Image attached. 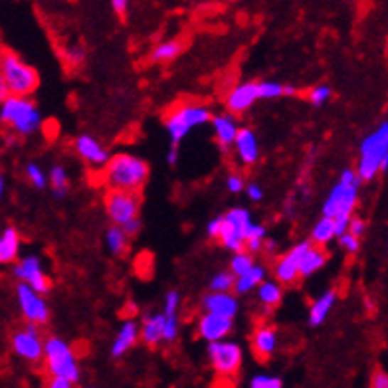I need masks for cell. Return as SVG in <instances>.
Here are the masks:
<instances>
[{
    "mask_svg": "<svg viewBox=\"0 0 388 388\" xmlns=\"http://www.w3.org/2000/svg\"><path fill=\"white\" fill-rule=\"evenodd\" d=\"M149 168L145 158L131 155V153H117L109 158V163L103 168V180L107 190H125V193H137L147 185Z\"/></svg>",
    "mask_w": 388,
    "mask_h": 388,
    "instance_id": "6da1fadb",
    "label": "cell"
},
{
    "mask_svg": "<svg viewBox=\"0 0 388 388\" xmlns=\"http://www.w3.org/2000/svg\"><path fill=\"white\" fill-rule=\"evenodd\" d=\"M388 157V119L380 123L374 131L360 141L359 163L355 173L359 175L360 183H370L380 175V166Z\"/></svg>",
    "mask_w": 388,
    "mask_h": 388,
    "instance_id": "7a4b0ae2",
    "label": "cell"
},
{
    "mask_svg": "<svg viewBox=\"0 0 388 388\" xmlns=\"http://www.w3.org/2000/svg\"><path fill=\"white\" fill-rule=\"evenodd\" d=\"M0 80L4 82L10 95L30 97L38 90L40 75L12 50L0 52Z\"/></svg>",
    "mask_w": 388,
    "mask_h": 388,
    "instance_id": "3957f363",
    "label": "cell"
},
{
    "mask_svg": "<svg viewBox=\"0 0 388 388\" xmlns=\"http://www.w3.org/2000/svg\"><path fill=\"white\" fill-rule=\"evenodd\" d=\"M0 123L20 137H28L42 127V113L30 97L9 95L0 103Z\"/></svg>",
    "mask_w": 388,
    "mask_h": 388,
    "instance_id": "277c9868",
    "label": "cell"
},
{
    "mask_svg": "<svg viewBox=\"0 0 388 388\" xmlns=\"http://www.w3.org/2000/svg\"><path fill=\"white\" fill-rule=\"evenodd\" d=\"M44 365L48 377H62L74 384L82 379V369L72 345L62 337H48L44 341Z\"/></svg>",
    "mask_w": 388,
    "mask_h": 388,
    "instance_id": "5b68a950",
    "label": "cell"
},
{
    "mask_svg": "<svg viewBox=\"0 0 388 388\" xmlns=\"http://www.w3.org/2000/svg\"><path fill=\"white\" fill-rule=\"evenodd\" d=\"M208 121H212V109L208 105L186 102L176 105L175 109L166 115L165 127L173 145H178L190 131L200 125H206Z\"/></svg>",
    "mask_w": 388,
    "mask_h": 388,
    "instance_id": "8992f818",
    "label": "cell"
},
{
    "mask_svg": "<svg viewBox=\"0 0 388 388\" xmlns=\"http://www.w3.org/2000/svg\"><path fill=\"white\" fill-rule=\"evenodd\" d=\"M103 204H105V212L111 220V226H119V228L127 222L137 220L141 212V198L137 193L107 190Z\"/></svg>",
    "mask_w": 388,
    "mask_h": 388,
    "instance_id": "52a82bcc",
    "label": "cell"
},
{
    "mask_svg": "<svg viewBox=\"0 0 388 388\" xmlns=\"http://www.w3.org/2000/svg\"><path fill=\"white\" fill-rule=\"evenodd\" d=\"M208 360L220 377H234L240 370L244 362V352L238 343L234 341H216L208 343Z\"/></svg>",
    "mask_w": 388,
    "mask_h": 388,
    "instance_id": "ba28073f",
    "label": "cell"
},
{
    "mask_svg": "<svg viewBox=\"0 0 388 388\" xmlns=\"http://www.w3.org/2000/svg\"><path fill=\"white\" fill-rule=\"evenodd\" d=\"M252 222V216L246 208H232L228 212L222 216V226L220 234H218V242L226 249L230 252H242L244 249V230Z\"/></svg>",
    "mask_w": 388,
    "mask_h": 388,
    "instance_id": "9c48e42d",
    "label": "cell"
},
{
    "mask_svg": "<svg viewBox=\"0 0 388 388\" xmlns=\"http://www.w3.org/2000/svg\"><path fill=\"white\" fill-rule=\"evenodd\" d=\"M12 276L16 277L20 284L32 287L40 296H46L52 289V279L44 271L42 259L38 256H24L22 259H16L12 266Z\"/></svg>",
    "mask_w": 388,
    "mask_h": 388,
    "instance_id": "30bf717a",
    "label": "cell"
},
{
    "mask_svg": "<svg viewBox=\"0 0 388 388\" xmlns=\"http://www.w3.org/2000/svg\"><path fill=\"white\" fill-rule=\"evenodd\" d=\"M12 351L16 357L28 362H40L44 359V339L38 325L26 323L22 329H16L12 333Z\"/></svg>",
    "mask_w": 388,
    "mask_h": 388,
    "instance_id": "8fae6325",
    "label": "cell"
},
{
    "mask_svg": "<svg viewBox=\"0 0 388 388\" xmlns=\"http://www.w3.org/2000/svg\"><path fill=\"white\" fill-rule=\"evenodd\" d=\"M16 299H18V307L22 317L28 323L32 325H46L50 321V307L44 296L36 293L32 287L26 284H18L16 286Z\"/></svg>",
    "mask_w": 388,
    "mask_h": 388,
    "instance_id": "7c38bea8",
    "label": "cell"
},
{
    "mask_svg": "<svg viewBox=\"0 0 388 388\" xmlns=\"http://www.w3.org/2000/svg\"><path fill=\"white\" fill-rule=\"evenodd\" d=\"M357 203H359V186H347L337 183L331 188L329 196L325 198L323 216H327V218H335L339 214L352 216Z\"/></svg>",
    "mask_w": 388,
    "mask_h": 388,
    "instance_id": "4fadbf2b",
    "label": "cell"
},
{
    "mask_svg": "<svg viewBox=\"0 0 388 388\" xmlns=\"http://www.w3.org/2000/svg\"><path fill=\"white\" fill-rule=\"evenodd\" d=\"M311 242H299L274 264V279L279 286H293L299 279V262L309 249Z\"/></svg>",
    "mask_w": 388,
    "mask_h": 388,
    "instance_id": "5bb4252c",
    "label": "cell"
},
{
    "mask_svg": "<svg viewBox=\"0 0 388 388\" xmlns=\"http://www.w3.org/2000/svg\"><path fill=\"white\" fill-rule=\"evenodd\" d=\"M232 329H234V319L214 313H203L198 317V323H196L198 337L206 343L224 341L232 333Z\"/></svg>",
    "mask_w": 388,
    "mask_h": 388,
    "instance_id": "9a60e30c",
    "label": "cell"
},
{
    "mask_svg": "<svg viewBox=\"0 0 388 388\" xmlns=\"http://www.w3.org/2000/svg\"><path fill=\"white\" fill-rule=\"evenodd\" d=\"M259 99V92H258V82H244L238 83L236 87H232L228 95H226V111L232 113L234 117L236 115H242L254 105V103Z\"/></svg>",
    "mask_w": 388,
    "mask_h": 388,
    "instance_id": "2e32d148",
    "label": "cell"
},
{
    "mask_svg": "<svg viewBox=\"0 0 388 388\" xmlns=\"http://www.w3.org/2000/svg\"><path fill=\"white\" fill-rule=\"evenodd\" d=\"M74 151L77 153V157L85 161L90 166H93V168H105V165L109 163L111 158L109 151L92 135L75 137Z\"/></svg>",
    "mask_w": 388,
    "mask_h": 388,
    "instance_id": "e0dca14e",
    "label": "cell"
},
{
    "mask_svg": "<svg viewBox=\"0 0 388 388\" xmlns=\"http://www.w3.org/2000/svg\"><path fill=\"white\" fill-rule=\"evenodd\" d=\"M277 343H279L277 329L269 323H259L252 333V339H249L252 352L258 360L271 359L277 349Z\"/></svg>",
    "mask_w": 388,
    "mask_h": 388,
    "instance_id": "ac0fdd59",
    "label": "cell"
},
{
    "mask_svg": "<svg viewBox=\"0 0 388 388\" xmlns=\"http://www.w3.org/2000/svg\"><path fill=\"white\" fill-rule=\"evenodd\" d=\"M232 149H234L236 158H238V163H240V165L252 166V165H256V163L259 161L258 137H256L254 129H249V127H240Z\"/></svg>",
    "mask_w": 388,
    "mask_h": 388,
    "instance_id": "d6986e66",
    "label": "cell"
},
{
    "mask_svg": "<svg viewBox=\"0 0 388 388\" xmlns=\"http://www.w3.org/2000/svg\"><path fill=\"white\" fill-rule=\"evenodd\" d=\"M203 309L204 313L222 315V317L234 319L240 311V303H238V296H234L232 291H228V293L210 291L203 297Z\"/></svg>",
    "mask_w": 388,
    "mask_h": 388,
    "instance_id": "ffe728a7",
    "label": "cell"
},
{
    "mask_svg": "<svg viewBox=\"0 0 388 388\" xmlns=\"http://www.w3.org/2000/svg\"><path fill=\"white\" fill-rule=\"evenodd\" d=\"M212 131L216 143L220 145L222 151H228L234 145L236 141V135L240 131V125L236 117L232 113H218V115H212Z\"/></svg>",
    "mask_w": 388,
    "mask_h": 388,
    "instance_id": "44dd1931",
    "label": "cell"
},
{
    "mask_svg": "<svg viewBox=\"0 0 388 388\" xmlns=\"http://www.w3.org/2000/svg\"><path fill=\"white\" fill-rule=\"evenodd\" d=\"M165 315L163 313H145L139 323V341L147 347H158L165 343Z\"/></svg>",
    "mask_w": 388,
    "mask_h": 388,
    "instance_id": "7402d4cb",
    "label": "cell"
},
{
    "mask_svg": "<svg viewBox=\"0 0 388 388\" xmlns=\"http://www.w3.org/2000/svg\"><path fill=\"white\" fill-rule=\"evenodd\" d=\"M139 341V323L135 319H127L121 325L119 331L115 335V339L111 343V357L121 359L127 351H131Z\"/></svg>",
    "mask_w": 388,
    "mask_h": 388,
    "instance_id": "603a6c76",
    "label": "cell"
},
{
    "mask_svg": "<svg viewBox=\"0 0 388 388\" xmlns=\"http://www.w3.org/2000/svg\"><path fill=\"white\" fill-rule=\"evenodd\" d=\"M337 289H327L321 296L315 299L311 307H309V325L311 327H319L325 323V319L329 317L333 307L337 303Z\"/></svg>",
    "mask_w": 388,
    "mask_h": 388,
    "instance_id": "cb8c5ba5",
    "label": "cell"
},
{
    "mask_svg": "<svg viewBox=\"0 0 388 388\" xmlns=\"http://www.w3.org/2000/svg\"><path fill=\"white\" fill-rule=\"evenodd\" d=\"M329 262V254L327 249L321 248V246H309V249L303 254V258L299 262V277L305 279V277H311L313 274H317L319 269L325 268V264Z\"/></svg>",
    "mask_w": 388,
    "mask_h": 388,
    "instance_id": "d4e9b609",
    "label": "cell"
},
{
    "mask_svg": "<svg viewBox=\"0 0 388 388\" xmlns=\"http://www.w3.org/2000/svg\"><path fill=\"white\" fill-rule=\"evenodd\" d=\"M20 234L16 228H4L0 232V266H9L18 259Z\"/></svg>",
    "mask_w": 388,
    "mask_h": 388,
    "instance_id": "484cf974",
    "label": "cell"
},
{
    "mask_svg": "<svg viewBox=\"0 0 388 388\" xmlns=\"http://www.w3.org/2000/svg\"><path fill=\"white\" fill-rule=\"evenodd\" d=\"M268 276V269L266 266H262V264H256L254 268L246 271L244 276L236 277V281H234V296H246V293H252L256 287L266 279Z\"/></svg>",
    "mask_w": 388,
    "mask_h": 388,
    "instance_id": "4316f807",
    "label": "cell"
},
{
    "mask_svg": "<svg viewBox=\"0 0 388 388\" xmlns=\"http://www.w3.org/2000/svg\"><path fill=\"white\" fill-rule=\"evenodd\" d=\"M258 301L268 309H274L284 299V286H279L276 279H264L258 287Z\"/></svg>",
    "mask_w": 388,
    "mask_h": 388,
    "instance_id": "83f0119b",
    "label": "cell"
},
{
    "mask_svg": "<svg viewBox=\"0 0 388 388\" xmlns=\"http://www.w3.org/2000/svg\"><path fill=\"white\" fill-rule=\"evenodd\" d=\"M183 50H185V44L180 42V40H166V42H161L157 46L153 48V52H151V62H155V64H168V62H173L176 60L178 55L183 54Z\"/></svg>",
    "mask_w": 388,
    "mask_h": 388,
    "instance_id": "f1b7e54d",
    "label": "cell"
},
{
    "mask_svg": "<svg viewBox=\"0 0 388 388\" xmlns=\"http://www.w3.org/2000/svg\"><path fill=\"white\" fill-rule=\"evenodd\" d=\"M129 236L125 234V232L121 230L119 226H111L105 232V246L109 249L111 256H115V258H121V256H125L127 254V249H129Z\"/></svg>",
    "mask_w": 388,
    "mask_h": 388,
    "instance_id": "f546056e",
    "label": "cell"
},
{
    "mask_svg": "<svg viewBox=\"0 0 388 388\" xmlns=\"http://www.w3.org/2000/svg\"><path fill=\"white\" fill-rule=\"evenodd\" d=\"M335 240V228H333V218L321 216L319 220L315 222V226L311 228V244L313 246H321L325 248L329 242Z\"/></svg>",
    "mask_w": 388,
    "mask_h": 388,
    "instance_id": "4dcf8cb0",
    "label": "cell"
},
{
    "mask_svg": "<svg viewBox=\"0 0 388 388\" xmlns=\"http://www.w3.org/2000/svg\"><path fill=\"white\" fill-rule=\"evenodd\" d=\"M48 185L52 186V190L58 198H64L70 190V175L62 165L52 166L50 175H48Z\"/></svg>",
    "mask_w": 388,
    "mask_h": 388,
    "instance_id": "1f68e13d",
    "label": "cell"
},
{
    "mask_svg": "<svg viewBox=\"0 0 388 388\" xmlns=\"http://www.w3.org/2000/svg\"><path fill=\"white\" fill-rule=\"evenodd\" d=\"M254 266H256V259H254V256L242 249V252H236V254L232 256L228 271H230L234 277H238V276H244V274L249 271Z\"/></svg>",
    "mask_w": 388,
    "mask_h": 388,
    "instance_id": "d6a6232c",
    "label": "cell"
},
{
    "mask_svg": "<svg viewBox=\"0 0 388 388\" xmlns=\"http://www.w3.org/2000/svg\"><path fill=\"white\" fill-rule=\"evenodd\" d=\"M234 281H236V277L232 276L228 269H222L218 274H214L212 279H210V291L228 293L234 289Z\"/></svg>",
    "mask_w": 388,
    "mask_h": 388,
    "instance_id": "836d02e7",
    "label": "cell"
},
{
    "mask_svg": "<svg viewBox=\"0 0 388 388\" xmlns=\"http://www.w3.org/2000/svg\"><path fill=\"white\" fill-rule=\"evenodd\" d=\"M24 173H26V178L30 180V185L34 186V188H46L48 186V175L42 171V166L38 165V163H28L26 168H24Z\"/></svg>",
    "mask_w": 388,
    "mask_h": 388,
    "instance_id": "e575fe53",
    "label": "cell"
},
{
    "mask_svg": "<svg viewBox=\"0 0 388 388\" xmlns=\"http://www.w3.org/2000/svg\"><path fill=\"white\" fill-rule=\"evenodd\" d=\"M331 95H333L331 87L321 83V85H315V87H311V90L307 92V99H309V103L315 105V107H321V105H325V103L331 99Z\"/></svg>",
    "mask_w": 388,
    "mask_h": 388,
    "instance_id": "d590c367",
    "label": "cell"
},
{
    "mask_svg": "<svg viewBox=\"0 0 388 388\" xmlns=\"http://www.w3.org/2000/svg\"><path fill=\"white\" fill-rule=\"evenodd\" d=\"M248 388H284V380L276 374H254L249 379Z\"/></svg>",
    "mask_w": 388,
    "mask_h": 388,
    "instance_id": "8d00e7d4",
    "label": "cell"
},
{
    "mask_svg": "<svg viewBox=\"0 0 388 388\" xmlns=\"http://www.w3.org/2000/svg\"><path fill=\"white\" fill-rule=\"evenodd\" d=\"M259 99H277L284 97V83L279 82H258Z\"/></svg>",
    "mask_w": 388,
    "mask_h": 388,
    "instance_id": "74e56055",
    "label": "cell"
},
{
    "mask_svg": "<svg viewBox=\"0 0 388 388\" xmlns=\"http://www.w3.org/2000/svg\"><path fill=\"white\" fill-rule=\"evenodd\" d=\"M178 309H180V293L175 291V289H171L165 296L161 313L165 315V317H175V315H178Z\"/></svg>",
    "mask_w": 388,
    "mask_h": 388,
    "instance_id": "f35d334b",
    "label": "cell"
},
{
    "mask_svg": "<svg viewBox=\"0 0 388 388\" xmlns=\"http://www.w3.org/2000/svg\"><path fill=\"white\" fill-rule=\"evenodd\" d=\"M266 234H268L266 226H262V224H256V222L252 220L248 226H246V230H244V242H248V240H266Z\"/></svg>",
    "mask_w": 388,
    "mask_h": 388,
    "instance_id": "ab89813d",
    "label": "cell"
},
{
    "mask_svg": "<svg viewBox=\"0 0 388 388\" xmlns=\"http://www.w3.org/2000/svg\"><path fill=\"white\" fill-rule=\"evenodd\" d=\"M339 246H341L347 254L355 256V254L360 249V238L352 236V234H349V232H345L343 236H339Z\"/></svg>",
    "mask_w": 388,
    "mask_h": 388,
    "instance_id": "60d3db41",
    "label": "cell"
},
{
    "mask_svg": "<svg viewBox=\"0 0 388 388\" xmlns=\"http://www.w3.org/2000/svg\"><path fill=\"white\" fill-rule=\"evenodd\" d=\"M226 188H228V193L232 194L242 193V190L246 188V178H244L240 173H230V175L226 176Z\"/></svg>",
    "mask_w": 388,
    "mask_h": 388,
    "instance_id": "b9f144b4",
    "label": "cell"
},
{
    "mask_svg": "<svg viewBox=\"0 0 388 388\" xmlns=\"http://www.w3.org/2000/svg\"><path fill=\"white\" fill-rule=\"evenodd\" d=\"M349 222H351V216L349 214H339L333 218V228H335V238L343 236L345 232H349Z\"/></svg>",
    "mask_w": 388,
    "mask_h": 388,
    "instance_id": "7bdbcfd3",
    "label": "cell"
},
{
    "mask_svg": "<svg viewBox=\"0 0 388 388\" xmlns=\"http://www.w3.org/2000/svg\"><path fill=\"white\" fill-rule=\"evenodd\" d=\"M65 60L72 65L82 64L83 60H85V50L82 46H68V50H65Z\"/></svg>",
    "mask_w": 388,
    "mask_h": 388,
    "instance_id": "ee69618b",
    "label": "cell"
},
{
    "mask_svg": "<svg viewBox=\"0 0 388 388\" xmlns=\"http://www.w3.org/2000/svg\"><path fill=\"white\" fill-rule=\"evenodd\" d=\"M367 232V222L359 218V216H351V222H349V234L357 236V238H362Z\"/></svg>",
    "mask_w": 388,
    "mask_h": 388,
    "instance_id": "f6af8a7d",
    "label": "cell"
},
{
    "mask_svg": "<svg viewBox=\"0 0 388 388\" xmlns=\"http://www.w3.org/2000/svg\"><path fill=\"white\" fill-rule=\"evenodd\" d=\"M370 388H388V372L377 369L370 374Z\"/></svg>",
    "mask_w": 388,
    "mask_h": 388,
    "instance_id": "bcb514c9",
    "label": "cell"
},
{
    "mask_svg": "<svg viewBox=\"0 0 388 388\" xmlns=\"http://www.w3.org/2000/svg\"><path fill=\"white\" fill-rule=\"evenodd\" d=\"M339 183L347 186H360L359 175L355 173V168H345L339 176Z\"/></svg>",
    "mask_w": 388,
    "mask_h": 388,
    "instance_id": "7dc6e473",
    "label": "cell"
},
{
    "mask_svg": "<svg viewBox=\"0 0 388 388\" xmlns=\"http://www.w3.org/2000/svg\"><path fill=\"white\" fill-rule=\"evenodd\" d=\"M246 194H248V198L252 200V203H259L262 198H264V188L258 185V183H249V185H246Z\"/></svg>",
    "mask_w": 388,
    "mask_h": 388,
    "instance_id": "c3c4849f",
    "label": "cell"
},
{
    "mask_svg": "<svg viewBox=\"0 0 388 388\" xmlns=\"http://www.w3.org/2000/svg\"><path fill=\"white\" fill-rule=\"evenodd\" d=\"M44 388H75L72 380L62 379V377H48Z\"/></svg>",
    "mask_w": 388,
    "mask_h": 388,
    "instance_id": "681fc988",
    "label": "cell"
},
{
    "mask_svg": "<svg viewBox=\"0 0 388 388\" xmlns=\"http://www.w3.org/2000/svg\"><path fill=\"white\" fill-rule=\"evenodd\" d=\"M220 226H222V216H216V218H212V220L208 222V226H206V234H208L212 240H218Z\"/></svg>",
    "mask_w": 388,
    "mask_h": 388,
    "instance_id": "f907efd6",
    "label": "cell"
},
{
    "mask_svg": "<svg viewBox=\"0 0 388 388\" xmlns=\"http://www.w3.org/2000/svg\"><path fill=\"white\" fill-rule=\"evenodd\" d=\"M121 230L125 232V234H127L129 238H133V236H137L139 232H141V220L137 218V220L127 222L125 226H121Z\"/></svg>",
    "mask_w": 388,
    "mask_h": 388,
    "instance_id": "816d5d0a",
    "label": "cell"
},
{
    "mask_svg": "<svg viewBox=\"0 0 388 388\" xmlns=\"http://www.w3.org/2000/svg\"><path fill=\"white\" fill-rule=\"evenodd\" d=\"M111 6H113V10H115V14L125 16L127 6H129V0H111Z\"/></svg>",
    "mask_w": 388,
    "mask_h": 388,
    "instance_id": "f5cc1de1",
    "label": "cell"
},
{
    "mask_svg": "<svg viewBox=\"0 0 388 388\" xmlns=\"http://www.w3.org/2000/svg\"><path fill=\"white\" fill-rule=\"evenodd\" d=\"M176 161H178V149H176V145H173V147L168 149V153H166V163L171 166H175Z\"/></svg>",
    "mask_w": 388,
    "mask_h": 388,
    "instance_id": "db71d44e",
    "label": "cell"
},
{
    "mask_svg": "<svg viewBox=\"0 0 388 388\" xmlns=\"http://www.w3.org/2000/svg\"><path fill=\"white\" fill-rule=\"evenodd\" d=\"M284 95H287V97H296L297 95L296 85H284Z\"/></svg>",
    "mask_w": 388,
    "mask_h": 388,
    "instance_id": "11a10c76",
    "label": "cell"
},
{
    "mask_svg": "<svg viewBox=\"0 0 388 388\" xmlns=\"http://www.w3.org/2000/svg\"><path fill=\"white\" fill-rule=\"evenodd\" d=\"M9 95H10V93H9V90H6V85H4V82L0 80V103L4 102V99H6Z\"/></svg>",
    "mask_w": 388,
    "mask_h": 388,
    "instance_id": "9f6ffc18",
    "label": "cell"
},
{
    "mask_svg": "<svg viewBox=\"0 0 388 388\" xmlns=\"http://www.w3.org/2000/svg\"><path fill=\"white\" fill-rule=\"evenodd\" d=\"M264 249H266L268 254H271V252L276 249V242H274V240H266V242H264Z\"/></svg>",
    "mask_w": 388,
    "mask_h": 388,
    "instance_id": "6f0895ef",
    "label": "cell"
},
{
    "mask_svg": "<svg viewBox=\"0 0 388 388\" xmlns=\"http://www.w3.org/2000/svg\"><path fill=\"white\" fill-rule=\"evenodd\" d=\"M4 190H6V183H4V175H2V171H0V200H2V196H4Z\"/></svg>",
    "mask_w": 388,
    "mask_h": 388,
    "instance_id": "680465c9",
    "label": "cell"
},
{
    "mask_svg": "<svg viewBox=\"0 0 388 388\" xmlns=\"http://www.w3.org/2000/svg\"><path fill=\"white\" fill-rule=\"evenodd\" d=\"M387 351H388V347H387Z\"/></svg>",
    "mask_w": 388,
    "mask_h": 388,
    "instance_id": "91938a15",
    "label": "cell"
}]
</instances>
